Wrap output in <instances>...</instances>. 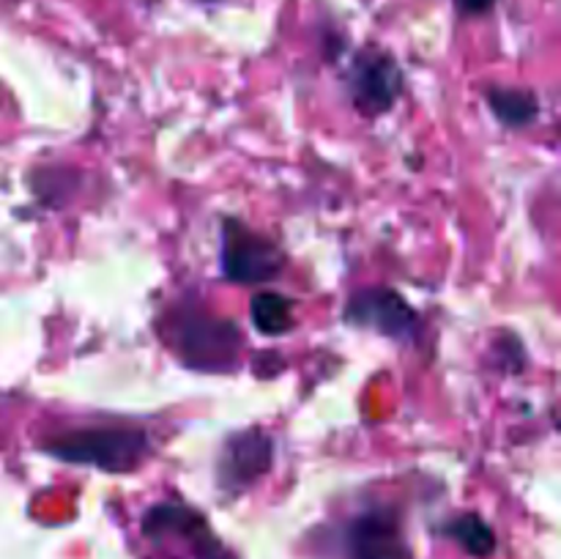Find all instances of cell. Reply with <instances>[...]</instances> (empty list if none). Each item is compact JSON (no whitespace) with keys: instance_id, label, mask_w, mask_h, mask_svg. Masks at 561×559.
<instances>
[{"instance_id":"6da1fadb","label":"cell","mask_w":561,"mask_h":559,"mask_svg":"<svg viewBox=\"0 0 561 559\" xmlns=\"http://www.w3.org/2000/svg\"><path fill=\"white\" fill-rule=\"evenodd\" d=\"M44 453L64 464L93 466L110 475H126L142 466L151 453V438L137 427H80L55 433L42 444Z\"/></svg>"},{"instance_id":"7a4b0ae2","label":"cell","mask_w":561,"mask_h":559,"mask_svg":"<svg viewBox=\"0 0 561 559\" xmlns=\"http://www.w3.org/2000/svg\"><path fill=\"white\" fill-rule=\"evenodd\" d=\"M170 340L175 354L195 370H228L230 365H236L241 349V332L236 321L214 318L195 307L173 312Z\"/></svg>"},{"instance_id":"3957f363","label":"cell","mask_w":561,"mask_h":559,"mask_svg":"<svg viewBox=\"0 0 561 559\" xmlns=\"http://www.w3.org/2000/svg\"><path fill=\"white\" fill-rule=\"evenodd\" d=\"M285 266V255L274 241L247 228L239 219L222 225V274L230 283H268Z\"/></svg>"},{"instance_id":"277c9868","label":"cell","mask_w":561,"mask_h":559,"mask_svg":"<svg viewBox=\"0 0 561 559\" xmlns=\"http://www.w3.org/2000/svg\"><path fill=\"white\" fill-rule=\"evenodd\" d=\"M351 99L365 115H381L403 93V71L383 49L365 47L354 55L345 71Z\"/></svg>"},{"instance_id":"5b68a950","label":"cell","mask_w":561,"mask_h":559,"mask_svg":"<svg viewBox=\"0 0 561 559\" xmlns=\"http://www.w3.org/2000/svg\"><path fill=\"white\" fill-rule=\"evenodd\" d=\"M343 316L354 327L373 329V332L400 340V343L414 338L416 329H420V316H416L414 307L398 290L383 288V285H373V288L351 294Z\"/></svg>"},{"instance_id":"8992f818","label":"cell","mask_w":561,"mask_h":559,"mask_svg":"<svg viewBox=\"0 0 561 559\" xmlns=\"http://www.w3.org/2000/svg\"><path fill=\"white\" fill-rule=\"evenodd\" d=\"M274 464V442L263 431H241L228 436L217 460V482L225 493H241L261 480Z\"/></svg>"},{"instance_id":"52a82bcc","label":"cell","mask_w":561,"mask_h":559,"mask_svg":"<svg viewBox=\"0 0 561 559\" xmlns=\"http://www.w3.org/2000/svg\"><path fill=\"white\" fill-rule=\"evenodd\" d=\"M351 559H414L398 515L387 507H373L356 515L345 535Z\"/></svg>"},{"instance_id":"ba28073f","label":"cell","mask_w":561,"mask_h":559,"mask_svg":"<svg viewBox=\"0 0 561 559\" xmlns=\"http://www.w3.org/2000/svg\"><path fill=\"white\" fill-rule=\"evenodd\" d=\"M142 532L148 537H184L186 543H192V551L195 559H233L222 548V543L214 537V532L208 529L206 521L201 513H195L192 507L175 502H162L157 507H151L142 518Z\"/></svg>"},{"instance_id":"9c48e42d","label":"cell","mask_w":561,"mask_h":559,"mask_svg":"<svg viewBox=\"0 0 561 559\" xmlns=\"http://www.w3.org/2000/svg\"><path fill=\"white\" fill-rule=\"evenodd\" d=\"M488 102H491L493 115L510 129H524L540 113L535 93L524 91V88H491Z\"/></svg>"},{"instance_id":"30bf717a","label":"cell","mask_w":561,"mask_h":559,"mask_svg":"<svg viewBox=\"0 0 561 559\" xmlns=\"http://www.w3.org/2000/svg\"><path fill=\"white\" fill-rule=\"evenodd\" d=\"M250 316L257 332L277 338V334L294 329V301L283 294H274V290H263V294L252 296Z\"/></svg>"},{"instance_id":"8fae6325","label":"cell","mask_w":561,"mask_h":559,"mask_svg":"<svg viewBox=\"0 0 561 559\" xmlns=\"http://www.w3.org/2000/svg\"><path fill=\"white\" fill-rule=\"evenodd\" d=\"M447 535L455 537L463 546V551L471 554V557H491L493 548H496V535H493V529L480 515H458L447 526Z\"/></svg>"},{"instance_id":"7c38bea8","label":"cell","mask_w":561,"mask_h":559,"mask_svg":"<svg viewBox=\"0 0 561 559\" xmlns=\"http://www.w3.org/2000/svg\"><path fill=\"white\" fill-rule=\"evenodd\" d=\"M496 5V0H455V9L463 16H482Z\"/></svg>"}]
</instances>
